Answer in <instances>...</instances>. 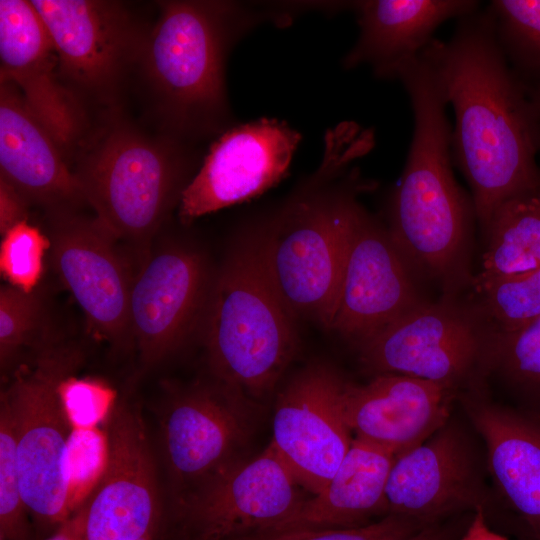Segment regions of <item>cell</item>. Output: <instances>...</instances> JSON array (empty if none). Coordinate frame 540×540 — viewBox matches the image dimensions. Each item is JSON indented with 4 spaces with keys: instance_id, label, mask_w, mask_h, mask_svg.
I'll return each mask as SVG.
<instances>
[{
    "instance_id": "1",
    "label": "cell",
    "mask_w": 540,
    "mask_h": 540,
    "mask_svg": "<svg viewBox=\"0 0 540 540\" xmlns=\"http://www.w3.org/2000/svg\"><path fill=\"white\" fill-rule=\"evenodd\" d=\"M454 111L453 162L468 182L483 230L507 200L540 186V111L499 42L490 12L457 21L426 48Z\"/></svg>"
},
{
    "instance_id": "2",
    "label": "cell",
    "mask_w": 540,
    "mask_h": 540,
    "mask_svg": "<svg viewBox=\"0 0 540 540\" xmlns=\"http://www.w3.org/2000/svg\"><path fill=\"white\" fill-rule=\"evenodd\" d=\"M134 94L143 123L199 145L232 125L225 68L232 48L268 22L291 19L289 5L220 0L157 1Z\"/></svg>"
},
{
    "instance_id": "3",
    "label": "cell",
    "mask_w": 540,
    "mask_h": 540,
    "mask_svg": "<svg viewBox=\"0 0 540 540\" xmlns=\"http://www.w3.org/2000/svg\"><path fill=\"white\" fill-rule=\"evenodd\" d=\"M374 144V132L353 122L327 130L321 162L308 181L253 224L264 270L296 320L331 328L351 215L366 188L353 164Z\"/></svg>"
},
{
    "instance_id": "4",
    "label": "cell",
    "mask_w": 540,
    "mask_h": 540,
    "mask_svg": "<svg viewBox=\"0 0 540 540\" xmlns=\"http://www.w3.org/2000/svg\"><path fill=\"white\" fill-rule=\"evenodd\" d=\"M414 119L405 167L389 207V232L418 275L453 295L471 283L473 203L453 173L452 126L434 70L412 67L402 78Z\"/></svg>"
},
{
    "instance_id": "5",
    "label": "cell",
    "mask_w": 540,
    "mask_h": 540,
    "mask_svg": "<svg viewBox=\"0 0 540 540\" xmlns=\"http://www.w3.org/2000/svg\"><path fill=\"white\" fill-rule=\"evenodd\" d=\"M201 157L199 145L121 112L92 124L70 166L98 220L121 244L149 252Z\"/></svg>"
},
{
    "instance_id": "6",
    "label": "cell",
    "mask_w": 540,
    "mask_h": 540,
    "mask_svg": "<svg viewBox=\"0 0 540 540\" xmlns=\"http://www.w3.org/2000/svg\"><path fill=\"white\" fill-rule=\"evenodd\" d=\"M296 321L264 270L251 225L214 270L199 331L211 376L260 406L296 356Z\"/></svg>"
},
{
    "instance_id": "7",
    "label": "cell",
    "mask_w": 540,
    "mask_h": 540,
    "mask_svg": "<svg viewBox=\"0 0 540 540\" xmlns=\"http://www.w3.org/2000/svg\"><path fill=\"white\" fill-rule=\"evenodd\" d=\"M53 42L63 86L91 123L126 112L153 21L118 0H30Z\"/></svg>"
},
{
    "instance_id": "8",
    "label": "cell",
    "mask_w": 540,
    "mask_h": 540,
    "mask_svg": "<svg viewBox=\"0 0 540 540\" xmlns=\"http://www.w3.org/2000/svg\"><path fill=\"white\" fill-rule=\"evenodd\" d=\"M82 358L74 343L49 334L7 376L1 392L14 422L23 499L45 527L62 525L75 513L67 464L72 428L58 385Z\"/></svg>"
},
{
    "instance_id": "9",
    "label": "cell",
    "mask_w": 540,
    "mask_h": 540,
    "mask_svg": "<svg viewBox=\"0 0 540 540\" xmlns=\"http://www.w3.org/2000/svg\"><path fill=\"white\" fill-rule=\"evenodd\" d=\"M256 407L212 376L171 388L160 420L171 507L247 459Z\"/></svg>"
},
{
    "instance_id": "10",
    "label": "cell",
    "mask_w": 540,
    "mask_h": 540,
    "mask_svg": "<svg viewBox=\"0 0 540 540\" xmlns=\"http://www.w3.org/2000/svg\"><path fill=\"white\" fill-rule=\"evenodd\" d=\"M213 276L206 255L187 242L167 239L148 252L129 299L130 336L143 370L163 363L200 331Z\"/></svg>"
},
{
    "instance_id": "11",
    "label": "cell",
    "mask_w": 540,
    "mask_h": 540,
    "mask_svg": "<svg viewBox=\"0 0 540 540\" xmlns=\"http://www.w3.org/2000/svg\"><path fill=\"white\" fill-rule=\"evenodd\" d=\"M490 328L477 311L445 295L424 301L359 345L362 367L456 384L484 358Z\"/></svg>"
},
{
    "instance_id": "12",
    "label": "cell",
    "mask_w": 540,
    "mask_h": 540,
    "mask_svg": "<svg viewBox=\"0 0 540 540\" xmlns=\"http://www.w3.org/2000/svg\"><path fill=\"white\" fill-rule=\"evenodd\" d=\"M270 443L170 508L178 540H238L271 528L307 499Z\"/></svg>"
},
{
    "instance_id": "13",
    "label": "cell",
    "mask_w": 540,
    "mask_h": 540,
    "mask_svg": "<svg viewBox=\"0 0 540 540\" xmlns=\"http://www.w3.org/2000/svg\"><path fill=\"white\" fill-rule=\"evenodd\" d=\"M56 273L83 311L90 329L114 346L131 341L133 279L121 243L93 215L63 209L43 213Z\"/></svg>"
},
{
    "instance_id": "14",
    "label": "cell",
    "mask_w": 540,
    "mask_h": 540,
    "mask_svg": "<svg viewBox=\"0 0 540 540\" xmlns=\"http://www.w3.org/2000/svg\"><path fill=\"white\" fill-rule=\"evenodd\" d=\"M417 275L388 227L357 202L330 331L358 347L426 301Z\"/></svg>"
},
{
    "instance_id": "15",
    "label": "cell",
    "mask_w": 540,
    "mask_h": 540,
    "mask_svg": "<svg viewBox=\"0 0 540 540\" xmlns=\"http://www.w3.org/2000/svg\"><path fill=\"white\" fill-rule=\"evenodd\" d=\"M345 383L333 366L316 361L298 370L277 397L270 443L312 495L331 480L353 440L341 403Z\"/></svg>"
},
{
    "instance_id": "16",
    "label": "cell",
    "mask_w": 540,
    "mask_h": 540,
    "mask_svg": "<svg viewBox=\"0 0 540 540\" xmlns=\"http://www.w3.org/2000/svg\"><path fill=\"white\" fill-rule=\"evenodd\" d=\"M106 469L77 510L86 540H139L160 521L156 466L140 411L121 400L108 420Z\"/></svg>"
},
{
    "instance_id": "17",
    "label": "cell",
    "mask_w": 540,
    "mask_h": 540,
    "mask_svg": "<svg viewBox=\"0 0 540 540\" xmlns=\"http://www.w3.org/2000/svg\"><path fill=\"white\" fill-rule=\"evenodd\" d=\"M301 134L284 121L263 117L233 125L211 144L182 193L181 223L255 198L287 174Z\"/></svg>"
},
{
    "instance_id": "18",
    "label": "cell",
    "mask_w": 540,
    "mask_h": 540,
    "mask_svg": "<svg viewBox=\"0 0 540 540\" xmlns=\"http://www.w3.org/2000/svg\"><path fill=\"white\" fill-rule=\"evenodd\" d=\"M0 82L20 90L70 164L92 123L63 86L53 42L28 0H0Z\"/></svg>"
},
{
    "instance_id": "19",
    "label": "cell",
    "mask_w": 540,
    "mask_h": 540,
    "mask_svg": "<svg viewBox=\"0 0 540 540\" xmlns=\"http://www.w3.org/2000/svg\"><path fill=\"white\" fill-rule=\"evenodd\" d=\"M455 386L400 374L376 375L357 385L346 381L341 403L355 437L396 457L429 439L450 414Z\"/></svg>"
},
{
    "instance_id": "20",
    "label": "cell",
    "mask_w": 540,
    "mask_h": 540,
    "mask_svg": "<svg viewBox=\"0 0 540 540\" xmlns=\"http://www.w3.org/2000/svg\"><path fill=\"white\" fill-rule=\"evenodd\" d=\"M483 490L463 436L447 423L395 458L386 485L389 514L416 521L480 505Z\"/></svg>"
},
{
    "instance_id": "21",
    "label": "cell",
    "mask_w": 540,
    "mask_h": 540,
    "mask_svg": "<svg viewBox=\"0 0 540 540\" xmlns=\"http://www.w3.org/2000/svg\"><path fill=\"white\" fill-rule=\"evenodd\" d=\"M0 178L43 213L87 205L61 148L10 82H0Z\"/></svg>"
},
{
    "instance_id": "22",
    "label": "cell",
    "mask_w": 540,
    "mask_h": 540,
    "mask_svg": "<svg viewBox=\"0 0 540 540\" xmlns=\"http://www.w3.org/2000/svg\"><path fill=\"white\" fill-rule=\"evenodd\" d=\"M479 6L474 0L355 1L359 35L343 65L347 69L365 65L378 78L398 79L444 22L467 16Z\"/></svg>"
},
{
    "instance_id": "23",
    "label": "cell",
    "mask_w": 540,
    "mask_h": 540,
    "mask_svg": "<svg viewBox=\"0 0 540 540\" xmlns=\"http://www.w3.org/2000/svg\"><path fill=\"white\" fill-rule=\"evenodd\" d=\"M466 407L499 491L540 539V419L481 400Z\"/></svg>"
},
{
    "instance_id": "24",
    "label": "cell",
    "mask_w": 540,
    "mask_h": 540,
    "mask_svg": "<svg viewBox=\"0 0 540 540\" xmlns=\"http://www.w3.org/2000/svg\"><path fill=\"white\" fill-rule=\"evenodd\" d=\"M395 458L385 448L353 438L345 458L324 489L261 533L356 527L366 518L388 511L386 485Z\"/></svg>"
},
{
    "instance_id": "25",
    "label": "cell",
    "mask_w": 540,
    "mask_h": 540,
    "mask_svg": "<svg viewBox=\"0 0 540 540\" xmlns=\"http://www.w3.org/2000/svg\"><path fill=\"white\" fill-rule=\"evenodd\" d=\"M483 232L486 245L471 286L540 267V186L501 204Z\"/></svg>"
},
{
    "instance_id": "26",
    "label": "cell",
    "mask_w": 540,
    "mask_h": 540,
    "mask_svg": "<svg viewBox=\"0 0 540 540\" xmlns=\"http://www.w3.org/2000/svg\"><path fill=\"white\" fill-rule=\"evenodd\" d=\"M480 313L495 333L521 329L540 318V267L472 286Z\"/></svg>"
},
{
    "instance_id": "27",
    "label": "cell",
    "mask_w": 540,
    "mask_h": 540,
    "mask_svg": "<svg viewBox=\"0 0 540 540\" xmlns=\"http://www.w3.org/2000/svg\"><path fill=\"white\" fill-rule=\"evenodd\" d=\"M48 333L44 300L35 290L9 284L0 289V365L6 379L22 360L24 349L36 347Z\"/></svg>"
},
{
    "instance_id": "28",
    "label": "cell",
    "mask_w": 540,
    "mask_h": 540,
    "mask_svg": "<svg viewBox=\"0 0 540 540\" xmlns=\"http://www.w3.org/2000/svg\"><path fill=\"white\" fill-rule=\"evenodd\" d=\"M483 360L515 389L540 404V318L512 332L491 331Z\"/></svg>"
},
{
    "instance_id": "29",
    "label": "cell",
    "mask_w": 540,
    "mask_h": 540,
    "mask_svg": "<svg viewBox=\"0 0 540 540\" xmlns=\"http://www.w3.org/2000/svg\"><path fill=\"white\" fill-rule=\"evenodd\" d=\"M487 9L509 62L540 80V0H493Z\"/></svg>"
},
{
    "instance_id": "30",
    "label": "cell",
    "mask_w": 540,
    "mask_h": 540,
    "mask_svg": "<svg viewBox=\"0 0 540 540\" xmlns=\"http://www.w3.org/2000/svg\"><path fill=\"white\" fill-rule=\"evenodd\" d=\"M27 508L21 490L17 439L11 412L0 404V540H28Z\"/></svg>"
},
{
    "instance_id": "31",
    "label": "cell",
    "mask_w": 540,
    "mask_h": 540,
    "mask_svg": "<svg viewBox=\"0 0 540 540\" xmlns=\"http://www.w3.org/2000/svg\"><path fill=\"white\" fill-rule=\"evenodd\" d=\"M50 242L45 231L21 222L2 235L0 271L9 285L25 292H33L44 274L45 255Z\"/></svg>"
},
{
    "instance_id": "32",
    "label": "cell",
    "mask_w": 540,
    "mask_h": 540,
    "mask_svg": "<svg viewBox=\"0 0 540 540\" xmlns=\"http://www.w3.org/2000/svg\"><path fill=\"white\" fill-rule=\"evenodd\" d=\"M107 432L99 427L72 428L67 464L71 498L77 511L100 481L108 462Z\"/></svg>"
},
{
    "instance_id": "33",
    "label": "cell",
    "mask_w": 540,
    "mask_h": 540,
    "mask_svg": "<svg viewBox=\"0 0 540 540\" xmlns=\"http://www.w3.org/2000/svg\"><path fill=\"white\" fill-rule=\"evenodd\" d=\"M58 393L71 428L98 427L117 404L116 392L106 382L80 378L75 372L60 381Z\"/></svg>"
},
{
    "instance_id": "34",
    "label": "cell",
    "mask_w": 540,
    "mask_h": 540,
    "mask_svg": "<svg viewBox=\"0 0 540 540\" xmlns=\"http://www.w3.org/2000/svg\"><path fill=\"white\" fill-rule=\"evenodd\" d=\"M418 531V521L390 513L363 526L259 533L238 540H407Z\"/></svg>"
},
{
    "instance_id": "35",
    "label": "cell",
    "mask_w": 540,
    "mask_h": 540,
    "mask_svg": "<svg viewBox=\"0 0 540 540\" xmlns=\"http://www.w3.org/2000/svg\"><path fill=\"white\" fill-rule=\"evenodd\" d=\"M26 199L6 180L0 178V233L1 236L15 225L29 221Z\"/></svg>"
},
{
    "instance_id": "36",
    "label": "cell",
    "mask_w": 540,
    "mask_h": 540,
    "mask_svg": "<svg viewBox=\"0 0 540 540\" xmlns=\"http://www.w3.org/2000/svg\"><path fill=\"white\" fill-rule=\"evenodd\" d=\"M473 520L460 540H507L504 536L492 531L484 517L482 506L477 507Z\"/></svg>"
},
{
    "instance_id": "37",
    "label": "cell",
    "mask_w": 540,
    "mask_h": 540,
    "mask_svg": "<svg viewBox=\"0 0 540 540\" xmlns=\"http://www.w3.org/2000/svg\"><path fill=\"white\" fill-rule=\"evenodd\" d=\"M45 540H86L83 535L81 518L76 511L59 530Z\"/></svg>"
},
{
    "instance_id": "38",
    "label": "cell",
    "mask_w": 540,
    "mask_h": 540,
    "mask_svg": "<svg viewBox=\"0 0 540 540\" xmlns=\"http://www.w3.org/2000/svg\"><path fill=\"white\" fill-rule=\"evenodd\" d=\"M407 540H443V537L437 531L429 528L418 531Z\"/></svg>"
},
{
    "instance_id": "39",
    "label": "cell",
    "mask_w": 540,
    "mask_h": 540,
    "mask_svg": "<svg viewBox=\"0 0 540 540\" xmlns=\"http://www.w3.org/2000/svg\"><path fill=\"white\" fill-rule=\"evenodd\" d=\"M533 95V98L538 106V109L540 111V85L538 86V88L535 90V92L532 93Z\"/></svg>"
},
{
    "instance_id": "40",
    "label": "cell",
    "mask_w": 540,
    "mask_h": 540,
    "mask_svg": "<svg viewBox=\"0 0 540 540\" xmlns=\"http://www.w3.org/2000/svg\"><path fill=\"white\" fill-rule=\"evenodd\" d=\"M153 536H154V533H150L139 540H154Z\"/></svg>"
}]
</instances>
